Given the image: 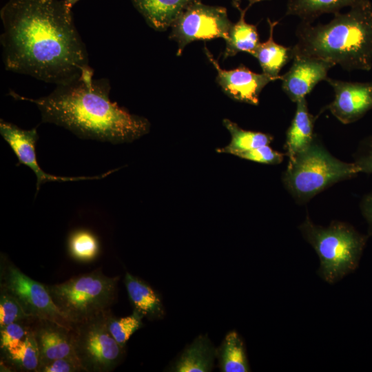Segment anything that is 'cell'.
<instances>
[{
    "instance_id": "4316f807",
    "label": "cell",
    "mask_w": 372,
    "mask_h": 372,
    "mask_svg": "<svg viewBox=\"0 0 372 372\" xmlns=\"http://www.w3.org/2000/svg\"><path fill=\"white\" fill-rule=\"evenodd\" d=\"M33 319L23 310L18 302L9 293L1 289L0 293V328L17 322Z\"/></svg>"
},
{
    "instance_id": "6da1fadb",
    "label": "cell",
    "mask_w": 372,
    "mask_h": 372,
    "mask_svg": "<svg viewBox=\"0 0 372 372\" xmlns=\"http://www.w3.org/2000/svg\"><path fill=\"white\" fill-rule=\"evenodd\" d=\"M0 17L6 70L58 85L90 68L86 46L63 0H9Z\"/></svg>"
},
{
    "instance_id": "8992f818",
    "label": "cell",
    "mask_w": 372,
    "mask_h": 372,
    "mask_svg": "<svg viewBox=\"0 0 372 372\" xmlns=\"http://www.w3.org/2000/svg\"><path fill=\"white\" fill-rule=\"evenodd\" d=\"M119 279L96 269L46 288L56 307L72 324L109 311L116 298Z\"/></svg>"
},
{
    "instance_id": "f546056e",
    "label": "cell",
    "mask_w": 372,
    "mask_h": 372,
    "mask_svg": "<svg viewBox=\"0 0 372 372\" xmlns=\"http://www.w3.org/2000/svg\"><path fill=\"white\" fill-rule=\"evenodd\" d=\"M354 163L360 172L372 174V136L364 138L354 154Z\"/></svg>"
},
{
    "instance_id": "7402d4cb",
    "label": "cell",
    "mask_w": 372,
    "mask_h": 372,
    "mask_svg": "<svg viewBox=\"0 0 372 372\" xmlns=\"http://www.w3.org/2000/svg\"><path fill=\"white\" fill-rule=\"evenodd\" d=\"M222 372H248L250 367L244 342L236 331L229 332L216 351Z\"/></svg>"
},
{
    "instance_id": "484cf974",
    "label": "cell",
    "mask_w": 372,
    "mask_h": 372,
    "mask_svg": "<svg viewBox=\"0 0 372 372\" xmlns=\"http://www.w3.org/2000/svg\"><path fill=\"white\" fill-rule=\"evenodd\" d=\"M144 318L133 310L130 316L116 318L112 313L109 318L108 329L116 341L123 348L130 336L143 327Z\"/></svg>"
},
{
    "instance_id": "7c38bea8",
    "label": "cell",
    "mask_w": 372,
    "mask_h": 372,
    "mask_svg": "<svg viewBox=\"0 0 372 372\" xmlns=\"http://www.w3.org/2000/svg\"><path fill=\"white\" fill-rule=\"evenodd\" d=\"M333 88L334 100L321 111L329 110L343 124L362 118L372 110V82H348L327 77Z\"/></svg>"
},
{
    "instance_id": "1f68e13d",
    "label": "cell",
    "mask_w": 372,
    "mask_h": 372,
    "mask_svg": "<svg viewBox=\"0 0 372 372\" xmlns=\"http://www.w3.org/2000/svg\"><path fill=\"white\" fill-rule=\"evenodd\" d=\"M360 209L368 225V236H372V192L366 194L360 202Z\"/></svg>"
},
{
    "instance_id": "4dcf8cb0",
    "label": "cell",
    "mask_w": 372,
    "mask_h": 372,
    "mask_svg": "<svg viewBox=\"0 0 372 372\" xmlns=\"http://www.w3.org/2000/svg\"><path fill=\"white\" fill-rule=\"evenodd\" d=\"M38 372H76L83 371L79 362L72 358H59L39 365Z\"/></svg>"
},
{
    "instance_id": "52a82bcc",
    "label": "cell",
    "mask_w": 372,
    "mask_h": 372,
    "mask_svg": "<svg viewBox=\"0 0 372 372\" xmlns=\"http://www.w3.org/2000/svg\"><path fill=\"white\" fill-rule=\"evenodd\" d=\"M110 310L83 322L72 323L71 338L76 359L86 372H109L123 359L124 348L108 329Z\"/></svg>"
},
{
    "instance_id": "30bf717a",
    "label": "cell",
    "mask_w": 372,
    "mask_h": 372,
    "mask_svg": "<svg viewBox=\"0 0 372 372\" xmlns=\"http://www.w3.org/2000/svg\"><path fill=\"white\" fill-rule=\"evenodd\" d=\"M0 133L15 154L19 163L29 167L37 176V193L41 185L48 181H75L80 180L101 179L116 169L110 170L103 174L94 176L63 177L45 172L39 166L36 155V144L39 139L37 127L23 130L14 124L1 119Z\"/></svg>"
},
{
    "instance_id": "44dd1931",
    "label": "cell",
    "mask_w": 372,
    "mask_h": 372,
    "mask_svg": "<svg viewBox=\"0 0 372 372\" xmlns=\"http://www.w3.org/2000/svg\"><path fill=\"white\" fill-rule=\"evenodd\" d=\"M365 0H287L286 16H296L310 23L323 14L340 12L344 7L355 6Z\"/></svg>"
},
{
    "instance_id": "f1b7e54d",
    "label": "cell",
    "mask_w": 372,
    "mask_h": 372,
    "mask_svg": "<svg viewBox=\"0 0 372 372\" xmlns=\"http://www.w3.org/2000/svg\"><path fill=\"white\" fill-rule=\"evenodd\" d=\"M284 156L285 154L267 145L241 152L236 156L262 164L278 165L283 161Z\"/></svg>"
},
{
    "instance_id": "9a60e30c",
    "label": "cell",
    "mask_w": 372,
    "mask_h": 372,
    "mask_svg": "<svg viewBox=\"0 0 372 372\" xmlns=\"http://www.w3.org/2000/svg\"><path fill=\"white\" fill-rule=\"evenodd\" d=\"M200 0H132L149 26L164 31L192 3Z\"/></svg>"
},
{
    "instance_id": "83f0119b",
    "label": "cell",
    "mask_w": 372,
    "mask_h": 372,
    "mask_svg": "<svg viewBox=\"0 0 372 372\" xmlns=\"http://www.w3.org/2000/svg\"><path fill=\"white\" fill-rule=\"evenodd\" d=\"M30 327L25 326L22 322L9 324L0 328V348L3 351L17 347L25 338Z\"/></svg>"
},
{
    "instance_id": "ba28073f",
    "label": "cell",
    "mask_w": 372,
    "mask_h": 372,
    "mask_svg": "<svg viewBox=\"0 0 372 372\" xmlns=\"http://www.w3.org/2000/svg\"><path fill=\"white\" fill-rule=\"evenodd\" d=\"M0 267L1 289L11 295L27 316L72 329L71 323L53 302L46 285L28 277L6 258H1Z\"/></svg>"
},
{
    "instance_id": "2e32d148",
    "label": "cell",
    "mask_w": 372,
    "mask_h": 372,
    "mask_svg": "<svg viewBox=\"0 0 372 372\" xmlns=\"http://www.w3.org/2000/svg\"><path fill=\"white\" fill-rule=\"evenodd\" d=\"M315 119L309 112L306 99L298 100L294 116L286 132L285 149L289 162L313 141L316 137L313 133Z\"/></svg>"
},
{
    "instance_id": "cb8c5ba5",
    "label": "cell",
    "mask_w": 372,
    "mask_h": 372,
    "mask_svg": "<svg viewBox=\"0 0 372 372\" xmlns=\"http://www.w3.org/2000/svg\"><path fill=\"white\" fill-rule=\"evenodd\" d=\"M8 362L18 369L36 371L39 365V352L32 328L15 348L3 351Z\"/></svg>"
},
{
    "instance_id": "603a6c76",
    "label": "cell",
    "mask_w": 372,
    "mask_h": 372,
    "mask_svg": "<svg viewBox=\"0 0 372 372\" xmlns=\"http://www.w3.org/2000/svg\"><path fill=\"white\" fill-rule=\"evenodd\" d=\"M223 122L231 138L227 145L216 149L218 153L237 156L241 152L269 145L273 139L269 134L244 130L229 119L225 118Z\"/></svg>"
},
{
    "instance_id": "4fadbf2b",
    "label": "cell",
    "mask_w": 372,
    "mask_h": 372,
    "mask_svg": "<svg viewBox=\"0 0 372 372\" xmlns=\"http://www.w3.org/2000/svg\"><path fill=\"white\" fill-rule=\"evenodd\" d=\"M333 64L323 60L295 55L290 69L281 76L282 88L296 103L305 98L320 81H326Z\"/></svg>"
},
{
    "instance_id": "d4e9b609",
    "label": "cell",
    "mask_w": 372,
    "mask_h": 372,
    "mask_svg": "<svg viewBox=\"0 0 372 372\" xmlns=\"http://www.w3.org/2000/svg\"><path fill=\"white\" fill-rule=\"evenodd\" d=\"M68 247L70 255L80 262H90L94 260L100 251L97 237L86 229L73 231L68 238Z\"/></svg>"
},
{
    "instance_id": "9c48e42d",
    "label": "cell",
    "mask_w": 372,
    "mask_h": 372,
    "mask_svg": "<svg viewBox=\"0 0 372 372\" xmlns=\"http://www.w3.org/2000/svg\"><path fill=\"white\" fill-rule=\"evenodd\" d=\"M233 23L223 7L206 6L196 1L190 5L172 25L170 38L178 44L177 55L197 40L223 38L226 40Z\"/></svg>"
},
{
    "instance_id": "ac0fdd59",
    "label": "cell",
    "mask_w": 372,
    "mask_h": 372,
    "mask_svg": "<svg viewBox=\"0 0 372 372\" xmlns=\"http://www.w3.org/2000/svg\"><path fill=\"white\" fill-rule=\"evenodd\" d=\"M217 349L207 337L200 335L187 346L169 371L209 372L214 369Z\"/></svg>"
},
{
    "instance_id": "d6986e66",
    "label": "cell",
    "mask_w": 372,
    "mask_h": 372,
    "mask_svg": "<svg viewBox=\"0 0 372 372\" xmlns=\"http://www.w3.org/2000/svg\"><path fill=\"white\" fill-rule=\"evenodd\" d=\"M263 0H249V3L245 9H242L239 0H234L233 5L240 12V19L233 24L226 41L223 59L233 56L237 53L243 52L251 54L260 43L259 34L255 25L245 21V16L247 10L255 3Z\"/></svg>"
},
{
    "instance_id": "8fae6325",
    "label": "cell",
    "mask_w": 372,
    "mask_h": 372,
    "mask_svg": "<svg viewBox=\"0 0 372 372\" xmlns=\"http://www.w3.org/2000/svg\"><path fill=\"white\" fill-rule=\"evenodd\" d=\"M204 50L207 59L217 71L218 83L223 92L234 100L257 105L262 90L269 83L279 79L263 72H254L243 65L233 70H223L206 46Z\"/></svg>"
},
{
    "instance_id": "e0dca14e",
    "label": "cell",
    "mask_w": 372,
    "mask_h": 372,
    "mask_svg": "<svg viewBox=\"0 0 372 372\" xmlns=\"http://www.w3.org/2000/svg\"><path fill=\"white\" fill-rule=\"evenodd\" d=\"M124 283L133 310L149 320L164 318L165 311L161 297L147 282L126 272Z\"/></svg>"
},
{
    "instance_id": "5b68a950",
    "label": "cell",
    "mask_w": 372,
    "mask_h": 372,
    "mask_svg": "<svg viewBox=\"0 0 372 372\" xmlns=\"http://www.w3.org/2000/svg\"><path fill=\"white\" fill-rule=\"evenodd\" d=\"M358 173L354 163H346L332 156L316 136L307 148L288 163L282 181L296 202L305 203L327 187Z\"/></svg>"
},
{
    "instance_id": "ffe728a7",
    "label": "cell",
    "mask_w": 372,
    "mask_h": 372,
    "mask_svg": "<svg viewBox=\"0 0 372 372\" xmlns=\"http://www.w3.org/2000/svg\"><path fill=\"white\" fill-rule=\"evenodd\" d=\"M267 22L269 26L268 39L260 42L251 54L258 60L263 73L281 79L279 72L293 59V50L291 47H285L274 41L273 31L278 21L272 22L268 19Z\"/></svg>"
},
{
    "instance_id": "7a4b0ae2",
    "label": "cell",
    "mask_w": 372,
    "mask_h": 372,
    "mask_svg": "<svg viewBox=\"0 0 372 372\" xmlns=\"http://www.w3.org/2000/svg\"><path fill=\"white\" fill-rule=\"evenodd\" d=\"M93 75L90 67L79 77L56 85L50 94L38 99L12 90L9 94L16 100L34 103L43 123L61 126L81 138L123 143L147 134L149 121L112 102L108 79H95Z\"/></svg>"
},
{
    "instance_id": "3957f363",
    "label": "cell",
    "mask_w": 372,
    "mask_h": 372,
    "mask_svg": "<svg viewBox=\"0 0 372 372\" xmlns=\"http://www.w3.org/2000/svg\"><path fill=\"white\" fill-rule=\"evenodd\" d=\"M293 55L338 64L343 69L369 71L372 68V4L369 0L334 14L326 24L300 22Z\"/></svg>"
},
{
    "instance_id": "d6a6232c",
    "label": "cell",
    "mask_w": 372,
    "mask_h": 372,
    "mask_svg": "<svg viewBox=\"0 0 372 372\" xmlns=\"http://www.w3.org/2000/svg\"><path fill=\"white\" fill-rule=\"evenodd\" d=\"M78 1L79 0H63L66 9L69 11H71L72 8Z\"/></svg>"
},
{
    "instance_id": "277c9868",
    "label": "cell",
    "mask_w": 372,
    "mask_h": 372,
    "mask_svg": "<svg viewBox=\"0 0 372 372\" xmlns=\"http://www.w3.org/2000/svg\"><path fill=\"white\" fill-rule=\"evenodd\" d=\"M299 229L319 257L318 274L330 284L357 269L369 237L343 222L333 221L327 227L317 225L309 216Z\"/></svg>"
},
{
    "instance_id": "5bb4252c",
    "label": "cell",
    "mask_w": 372,
    "mask_h": 372,
    "mask_svg": "<svg viewBox=\"0 0 372 372\" xmlns=\"http://www.w3.org/2000/svg\"><path fill=\"white\" fill-rule=\"evenodd\" d=\"M31 328L39 349V365L59 358L76 360L72 348L71 328L48 320H36Z\"/></svg>"
}]
</instances>
